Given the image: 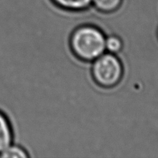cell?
I'll use <instances>...</instances> for the list:
<instances>
[{
  "mask_svg": "<svg viewBox=\"0 0 158 158\" xmlns=\"http://www.w3.org/2000/svg\"><path fill=\"white\" fill-rule=\"evenodd\" d=\"M59 9L69 12H78L92 6L93 0H51Z\"/></svg>",
  "mask_w": 158,
  "mask_h": 158,
  "instance_id": "obj_4",
  "label": "cell"
},
{
  "mask_svg": "<svg viewBox=\"0 0 158 158\" xmlns=\"http://www.w3.org/2000/svg\"><path fill=\"white\" fill-rule=\"evenodd\" d=\"M0 158H29V156L23 147L13 143L0 154Z\"/></svg>",
  "mask_w": 158,
  "mask_h": 158,
  "instance_id": "obj_6",
  "label": "cell"
},
{
  "mask_svg": "<svg viewBox=\"0 0 158 158\" xmlns=\"http://www.w3.org/2000/svg\"><path fill=\"white\" fill-rule=\"evenodd\" d=\"M123 0H93L92 6L103 13L115 12L120 8Z\"/></svg>",
  "mask_w": 158,
  "mask_h": 158,
  "instance_id": "obj_5",
  "label": "cell"
},
{
  "mask_svg": "<svg viewBox=\"0 0 158 158\" xmlns=\"http://www.w3.org/2000/svg\"><path fill=\"white\" fill-rule=\"evenodd\" d=\"M13 131L6 114L0 111V154L13 143Z\"/></svg>",
  "mask_w": 158,
  "mask_h": 158,
  "instance_id": "obj_3",
  "label": "cell"
},
{
  "mask_svg": "<svg viewBox=\"0 0 158 158\" xmlns=\"http://www.w3.org/2000/svg\"><path fill=\"white\" fill-rule=\"evenodd\" d=\"M90 72L97 85L103 88H111L120 82L123 69L117 55L106 52L91 62Z\"/></svg>",
  "mask_w": 158,
  "mask_h": 158,
  "instance_id": "obj_2",
  "label": "cell"
},
{
  "mask_svg": "<svg viewBox=\"0 0 158 158\" xmlns=\"http://www.w3.org/2000/svg\"><path fill=\"white\" fill-rule=\"evenodd\" d=\"M106 35L99 28L92 25H83L73 30L69 46L78 60L91 63L106 52Z\"/></svg>",
  "mask_w": 158,
  "mask_h": 158,
  "instance_id": "obj_1",
  "label": "cell"
},
{
  "mask_svg": "<svg viewBox=\"0 0 158 158\" xmlns=\"http://www.w3.org/2000/svg\"><path fill=\"white\" fill-rule=\"evenodd\" d=\"M105 46H106V52L117 55L123 49V42L117 35H106Z\"/></svg>",
  "mask_w": 158,
  "mask_h": 158,
  "instance_id": "obj_7",
  "label": "cell"
},
{
  "mask_svg": "<svg viewBox=\"0 0 158 158\" xmlns=\"http://www.w3.org/2000/svg\"><path fill=\"white\" fill-rule=\"evenodd\" d=\"M157 37H158V29H157Z\"/></svg>",
  "mask_w": 158,
  "mask_h": 158,
  "instance_id": "obj_8",
  "label": "cell"
}]
</instances>
